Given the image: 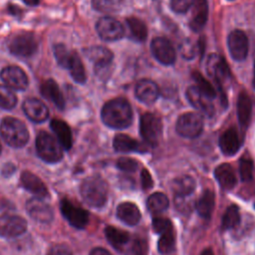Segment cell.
<instances>
[{
    "label": "cell",
    "mask_w": 255,
    "mask_h": 255,
    "mask_svg": "<svg viewBox=\"0 0 255 255\" xmlns=\"http://www.w3.org/2000/svg\"><path fill=\"white\" fill-rule=\"evenodd\" d=\"M104 124L113 128H126L132 122V111L129 103L122 98L107 102L101 112Z\"/></svg>",
    "instance_id": "obj_1"
},
{
    "label": "cell",
    "mask_w": 255,
    "mask_h": 255,
    "mask_svg": "<svg viewBox=\"0 0 255 255\" xmlns=\"http://www.w3.org/2000/svg\"><path fill=\"white\" fill-rule=\"evenodd\" d=\"M84 201L91 207H103L108 199V184L99 175H92L84 179L80 187Z\"/></svg>",
    "instance_id": "obj_2"
},
{
    "label": "cell",
    "mask_w": 255,
    "mask_h": 255,
    "mask_svg": "<svg viewBox=\"0 0 255 255\" xmlns=\"http://www.w3.org/2000/svg\"><path fill=\"white\" fill-rule=\"evenodd\" d=\"M0 134L4 141L12 147H22L29 140L26 126L18 119L7 117L0 124Z\"/></svg>",
    "instance_id": "obj_3"
},
{
    "label": "cell",
    "mask_w": 255,
    "mask_h": 255,
    "mask_svg": "<svg viewBox=\"0 0 255 255\" xmlns=\"http://www.w3.org/2000/svg\"><path fill=\"white\" fill-rule=\"evenodd\" d=\"M207 74L214 80L219 92L221 103L224 107L227 106V100L225 92L222 88L223 84L230 78V71L228 65L223 57L218 54H211L207 58L206 62Z\"/></svg>",
    "instance_id": "obj_4"
},
{
    "label": "cell",
    "mask_w": 255,
    "mask_h": 255,
    "mask_svg": "<svg viewBox=\"0 0 255 255\" xmlns=\"http://www.w3.org/2000/svg\"><path fill=\"white\" fill-rule=\"evenodd\" d=\"M36 149L40 158L48 163H55L63 157V147L58 139L46 131H40L36 137Z\"/></svg>",
    "instance_id": "obj_5"
},
{
    "label": "cell",
    "mask_w": 255,
    "mask_h": 255,
    "mask_svg": "<svg viewBox=\"0 0 255 255\" xmlns=\"http://www.w3.org/2000/svg\"><path fill=\"white\" fill-rule=\"evenodd\" d=\"M175 128L179 135L186 138H195L202 132L203 118L198 113H185L178 118Z\"/></svg>",
    "instance_id": "obj_6"
},
{
    "label": "cell",
    "mask_w": 255,
    "mask_h": 255,
    "mask_svg": "<svg viewBox=\"0 0 255 255\" xmlns=\"http://www.w3.org/2000/svg\"><path fill=\"white\" fill-rule=\"evenodd\" d=\"M139 131L148 144L156 145L162 132L161 120L154 114H143L139 121Z\"/></svg>",
    "instance_id": "obj_7"
},
{
    "label": "cell",
    "mask_w": 255,
    "mask_h": 255,
    "mask_svg": "<svg viewBox=\"0 0 255 255\" xmlns=\"http://www.w3.org/2000/svg\"><path fill=\"white\" fill-rule=\"evenodd\" d=\"M85 55L95 64V72L99 77L109 74L113 62V53L103 46H93L85 50Z\"/></svg>",
    "instance_id": "obj_8"
},
{
    "label": "cell",
    "mask_w": 255,
    "mask_h": 255,
    "mask_svg": "<svg viewBox=\"0 0 255 255\" xmlns=\"http://www.w3.org/2000/svg\"><path fill=\"white\" fill-rule=\"evenodd\" d=\"M38 48V42L31 33H20L12 38L9 43L10 52L17 57H29L33 55Z\"/></svg>",
    "instance_id": "obj_9"
},
{
    "label": "cell",
    "mask_w": 255,
    "mask_h": 255,
    "mask_svg": "<svg viewBox=\"0 0 255 255\" xmlns=\"http://www.w3.org/2000/svg\"><path fill=\"white\" fill-rule=\"evenodd\" d=\"M60 209L66 220L75 228L83 229L89 222V213L85 209L76 206L68 199H62Z\"/></svg>",
    "instance_id": "obj_10"
},
{
    "label": "cell",
    "mask_w": 255,
    "mask_h": 255,
    "mask_svg": "<svg viewBox=\"0 0 255 255\" xmlns=\"http://www.w3.org/2000/svg\"><path fill=\"white\" fill-rule=\"evenodd\" d=\"M27 230L26 220L19 215H0V236L14 238L25 233Z\"/></svg>",
    "instance_id": "obj_11"
},
{
    "label": "cell",
    "mask_w": 255,
    "mask_h": 255,
    "mask_svg": "<svg viewBox=\"0 0 255 255\" xmlns=\"http://www.w3.org/2000/svg\"><path fill=\"white\" fill-rule=\"evenodd\" d=\"M99 36L105 41H117L124 37L125 28L120 21L113 17H103L96 25Z\"/></svg>",
    "instance_id": "obj_12"
},
{
    "label": "cell",
    "mask_w": 255,
    "mask_h": 255,
    "mask_svg": "<svg viewBox=\"0 0 255 255\" xmlns=\"http://www.w3.org/2000/svg\"><path fill=\"white\" fill-rule=\"evenodd\" d=\"M26 210L28 214L37 222L47 224L54 218L52 207L41 197H32L26 202Z\"/></svg>",
    "instance_id": "obj_13"
},
{
    "label": "cell",
    "mask_w": 255,
    "mask_h": 255,
    "mask_svg": "<svg viewBox=\"0 0 255 255\" xmlns=\"http://www.w3.org/2000/svg\"><path fill=\"white\" fill-rule=\"evenodd\" d=\"M227 46L233 60L240 62L247 57L249 42L246 34L243 31H232L227 38Z\"/></svg>",
    "instance_id": "obj_14"
},
{
    "label": "cell",
    "mask_w": 255,
    "mask_h": 255,
    "mask_svg": "<svg viewBox=\"0 0 255 255\" xmlns=\"http://www.w3.org/2000/svg\"><path fill=\"white\" fill-rule=\"evenodd\" d=\"M150 50L153 57L163 65L174 63L176 54L170 41L164 37H156L150 43Z\"/></svg>",
    "instance_id": "obj_15"
},
{
    "label": "cell",
    "mask_w": 255,
    "mask_h": 255,
    "mask_svg": "<svg viewBox=\"0 0 255 255\" xmlns=\"http://www.w3.org/2000/svg\"><path fill=\"white\" fill-rule=\"evenodd\" d=\"M0 78L9 89L23 91L28 87V78L25 72L16 66L3 68L0 72Z\"/></svg>",
    "instance_id": "obj_16"
},
{
    "label": "cell",
    "mask_w": 255,
    "mask_h": 255,
    "mask_svg": "<svg viewBox=\"0 0 255 255\" xmlns=\"http://www.w3.org/2000/svg\"><path fill=\"white\" fill-rule=\"evenodd\" d=\"M186 97L189 103L202 114L212 117L214 114V106L212 99L202 93L196 86H191L186 91Z\"/></svg>",
    "instance_id": "obj_17"
},
{
    "label": "cell",
    "mask_w": 255,
    "mask_h": 255,
    "mask_svg": "<svg viewBox=\"0 0 255 255\" xmlns=\"http://www.w3.org/2000/svg\"><path fill=\"white\" fill-rule=\"evenodd\" d=\"M23 111L25 115L35 123L44 122L49 116L47 106L42 101L35 98H29L23 103Z\"/></svg>",
    "instance_id": "obj_18"
},
{
    "label": "cell",
    "mask_w": 255,
    "mask_h": 255,
    "mask_svg": "<svg viewBox=\"0 0 255 255\" xmlns=\"http://www.w3.org/2000/svg\"><path fill=\"white\" fill-rule=\"evenodd\" d=\"M192 9L190 19H189V27L194 32H199L202 30L207 21L208 16V5L206 0H195L194 4L190 8Z\"/></svg>",
    "instance_id": "obj_19"
},
{
    "label": "cell",
    "mask_w": 255,
    "mask_h": 255,
    "mask_svg": "<svg viewBox=\"0 0 255 255\" xmlns=\"http://www.w3.org/2000/svg\"><path fill=\"white\" fill-rule=\"evenodd\" d=\"M159 95V89L157 85L148 79H142L137 82L135 86V96L136 98L146 104H152L156 101Z\"/></svg>",
    "instance_id": "obj_20"
},
{
    "label": "cell",
    "mask_w": 255,
    "mask_h": 255,
    "mask_svg": "<svg viewBox=\"0 0 255 255\" xmlns=\"http://www.w3.org/2000/svg\"><path fill=\"white\" fill-rule=\"evenodd\" d=\"M22 186L29 192L37 195V197H47L49 195L48 188L44 182L34 173L30 171H23L20 176Z\"/></svg>",
    "instance_id": "obj_21"
},
{
    "label": "cell",
    "mask_w": 255,
    "mask_h": 255,
    "mask_svg": "<svg viewBox=\"0 0 255 255\" xmlns=\"http://www.w3.org/2000/svg\"><path fill=\"white\" fill-rule=\"evenodd\" d=\"M240 145V137L236 129L233 128L223 131L219 137V147L225 155H234L239 150Z\"/></svg>",
    "instance_id": "obj_22"
},
{
    "label": "cell",
    "mask_w": 255,
    "mask_h": 255,
    "mask_svg": "<svg viewBox=\"0 0 255 255\" xmlns=\"http://www.w3.org/2000/svg\"><path fill=\"white\" fill-rule=\"evenodd\" d=\"M117 216L124 223L133 226L140 220V211L137 206L131 202H123L117 208Z\"/></svg>",
    "instance_id": "obj_23"
},
{
    "label": "cell",
    "mask_w": 255,
    "mask_h": 255,
    "mask_svg": "<svg viewBox=\"0 0 255 255\" xmlns=\"http://www.w3.org/2000/svg\"><path fill=\"white\" fill-rule=\"evenodd\" d=\"M51 128L57 136L58 141L64 149H70L72 147V131L70 127L62 120L54 119L51 121Z\"/></svg>",
    "instance_id": "obj_24"
},
{
    "label": "cell",
    "mask_w": 255,
    "mask_h": 255,
    "mask_svg": "<svg viewBox=\"0 0 255 255\" xmlns=\"http://www.w3.org/2000/svg\"><path fill=\"white\" fill-rule=\"evenodd\" d=\"M41 93L44 98L50 100L58 109L62 110L65 107V100L61 93L58 84L54 80H47L41 86Z\"/></svg>",
    "instance_id": "obj_25"
},
{
    "label": "cell",
    "mask_w": 255,
    "mask_h": 255,
    "mask_svg": "<svg viewBox=\"0 0 255 255\" xmlns=\"http://www.w3.org/2000/svg\"><path fill=\"white\" fill-rule=\"evenodd\" d=\"M252 113V103L250 97L245 93L241 92L237 100V117L238 122L242 128H247L250 124Z\"/></svg>",
    "instance_id": "obj_26"
},
{
    "label": "cell",
    "mask_w": 255,
    "mask_h": 255,
    "mask_svg": "<svg viewBox=\"0 0 255 255\" xmlns=\"http://www.w3.org/2000/svg\"><path fill=\"white\" fill-rule=\"evenodd\" d=\"M214 176L224 189H232L236 185V176L229 163H222L214 170Z\"/></svg>",
    "instance_id": "obj_27"
},
{
    "label": "cell",
    "mask_w": 255,
    "mask_h": 255,
    "mask_svg": "<svg viewBox=\"0 0 255 255\" xmlns=\"http://www.w3.org/2000/svg\"><path fill=\"white\" fill-rule=\"evenodd\" d=\"M215 204V196L212 190L206 189L196 202V211L203 219H210Z\"/></svg>",
    "instance_id": "obj_28"
},
{
    "label": "cell",
    "mask_w": 255,
    "mask_h": 255,
    "mask_svg": "<svg viewBox=\"0 0 255 255\" xmlns=\"http://www.w3.org/2000/svg\"><path fill=\"white\" fill-rule=\"evenodd\" d=\"M195 180L189 175L176 177L171 182V188L178 197H186L195 189Z\"/></svg>",
    "instance_id": "obj_29"
},
{
    "label": "cell",
    "mask_w": 255,
    "mask_h": 255,
    "mask_svg": "<svg viewBox=\"0 0 255 255\" xmlns=\"http://www.w3.org/2000/svg\"><path fill=\"white\" fill-rule=\"evenodd\" d=\"M113 145L115 150L119 152H130V151H138L139 150V143L133 139L132 137L128 136V134L119 133L115 136Z\"/></svg>",
    "instance_id": "obj_30"
},
{
    "label": "cell",
    "mask_w": 255,
    "mask_h": 255,
    "mask_svg": "<svg viewBox=\"0 0 255 255\" xmlns=\"http://www.w3.org/2000/svg\"><path fill=\"white\" fill-rule=\"evenodd\" d=\"M70 70V73L72 75V78L79 84H84L87 80L85 67L83 65V62L81 61L80 57L76 52H72L71 59L68 65V68Z\"/></svg>",
    "instance_id": "obj_31"
},
{
    "label": "cell",
    "mask_w": 255,
    "mask_h": 255,
    "mask_svg": "<svg viewBox=\"0 0 255 255\" xmlns=\"http://www.w3.org/2000/svg\"><path fill=\"white\" fill-rule=\"evenodd\" d=\"M146 205L151 213H160L168 208L169 200L167 196L162 192H155L148 196Z\"/></svg>",
    "instance_id": "obj_32"
},
{
    "label": "cell",
    "mask_w": 255,
    "mask_h": 255,
    "mask_svg": "<svg viewBox=\"0 0 255 255\" xmlns=\"http://www.w3.org/2000/svg\"><path fill=\"white\" fill-rule=\"evenodd\" d=\"M105 235L112 246L120 248L129 240V234L126 231L120 230L114 226H108L105 229Z\"/></svg>",
    "instance_id": "obj_33"
},
{
    "label": "cell",
    "mask_w": 255,
    "mask_h": 255,
    "mask_svg": "<svg viewBox=\"0 0 255 255\" xmlns=\"http://www.w3.org/2000/svg\"><path fill=\"white\" fill-rule=\"evenodd\" d=\"M127 24L128 27V30L130 32L131 37L138 41H144L146 36H147V28L144 24V22H142L141 20L134 18V17H130L127 19Z\"/></svg>",
    "instance_id": "obj_34"
},
{
    "label": "cell",
    "mask_w": 255,
    "mask_h": 255,
    "mask_svg": "<svg viewBox=\"0 0 255 255\" xmlns=\"http://www.w3.org/2000/svg\"><path fill=\"white\" fill-rule=\"evenodd\" d=\"M240 223V213L238 206L232 204L224 212L222 218V228L223 229H232L239 225Z\"/></svg>",
    "instance_id": "obj_35"
},
{
    "label": "cell",
    "mask_w": 255,
    "mask_h": 255,
    "mask_svg": "<svg viewBox=\"0 0 255 255\" xmlns=\"http://www.w3.org/2000/svg\"><path fill=\"white\" fill-rule=\"evenodd\" d=\"M174 243H175V239H174L173 231L172 229H169L163 232L162 234H160V237L157 242V249L159 253L167 254L173 250Z\"/></svg>",
    "instance_id": "obj_36"
},
{
    "label": "cell",
    "mask_w": 255,
    "mask_h": 255,
    "mask_svg": "<svg viewBox=\"0 0 255 255\" xmlns=\"http://www.w3.org/2000/svg\"><path fill=\"white\" fill-rule=\"evenodd\" d=\"M17 104V98L13 91L6 86L0 85V108L5 110L13 109Z\"/></svg>",
    "instance_id": "obj_37"
},
{
    "label": "cell",
    "mask_w": 255,
    "mask_h": 255,
    "mask_svg": "<svg viewBox=\"0 0 255 255\" xmlns=\"http://www.w3.org/2000/svg\"><path fill=\"white\" fill-rule=\"evenodd\" d=\"M192 78L193 80L196 82L197 84V88L204 93L207 97H209L210 99L215 98L216 96V91L215 89L212 87V85L199 73V72H193L192 73Z\"/></svg>",
    "instance_id": "obj_38"
},
{
    "label": "cell",
    "mask_w": 255,
    "mask_h": 255,
    "mask_svg": "<svg viewBox=\"0 0 255 255\" xmlns=\"http://www.w3.org/2000/svg\"><path fill=\"white\" fill-rule=\"evenodd\" d=\"M54 55L58 62V64L63 68H68L72 52L68 51V49L63 44H57L54 46Z\"/></svg>",
    "instance_id": "obj_39"
},
{
    "label": "cell",
    "mask_w": 255,
    "mask_h": 255,
    "mask_svg": "<svg viewBox=\"0 0 255 255\" xmlns=\"http://www.w3.org/2000/svg\"><path fill=\"white\" fill-rule=\"evenodd\" d=\"M93 8L100 12H114L121 6L120 0H92Z\"/></svg>",
    "instance_id": "obj_40"
},
{
    "label": "cell",
    "mask_w": 255,
    "mask_h": 255,
    "mask_svg": "<svg viewBox=\"0 0 255 255\" xmlns=\"http://www.w3.org/2000/svg\"><path fill=\"white\" fill-rule=\"evenodd\" d=\"M239 172L243 181L251 180L253 173V161L250 158L242 157L239 161Z\"/></svg>",
    "instance_id": "obj_41"
},
{
    "label": "cell",
    "mask_w": 255,
    "mask_h": 255,
    "mask_svg": "<svg viewBox=\"0 0 255 255\" xmlns=\"http://www.w3.org/2000/svg\"><path fill=\"white\" fill-rule=\"evenodd\" d=\"M117 166L119 169L126 172H133L137 169L138 163L135 159L130 157H121L117 161Z\"/></svg>",
    "instance_id": "obj_42"
},
{
    "label": "cell",
    "mask_w": 255,
    "mask_h": 255,
    "mask_svg": "<svg viewBox=\"0 0 255 255\" xmlns=\"http://www.w3.org/2000/svg\"><path fill=\"white\" fill-rule=\"evenodd\" d=\"M152 228L157 234H162L163 232L172 229V224L166 218L155 217L152 219Z\"/></svg>",
    "instance_id": "obj_43"
},
{
    "label": "cell",
    "mask_w": 255,
    "mask_h": 255,
    "mask_svg": "<svg viewBox=\"0 0 255 255\" xmlns=\"http://www.w3.org/2000/svg\"><path fill=\"white\" fill-rule=\"evenodd\" d=\"M195 0H170V7L175 13H185L194 4Z\"/></svg>",
    "instance_id": "obj_44"
},
{
    "label": "cell",
    "mask_w": 255,
    "mask_h": 255,
    "mask_svg": "<svg viewBox=\"0 0 255 255\" xmlns=\"http://www.w3.org/2000/svg\"><path fill=\"white\" fill-rule=\"evenodd\" d=\"M47 255H73V252L67 244L57 243L48 249Z\"/></svg>",
    "instance_id": "obj_45"
},
{
    "label": "cell",
    "mask_w": 255,
    "mask_h": 255,
    "mask_svg": "<svg viewBox=\"0 0 255 255\" xmlns=\"http://www.w3.org/2000/svg\"><path fill=\"white\" fill-rule=\"evenodd\" d=\"M148 247L144 240L135 239L130 248V255H147Z\"/></svg>",
    "instance_id": "obj_46"
},
{
    "label": "cell",
    "mask_w": 255,
    "mask_h": 255,
    "mask_svg": "<svg viewBox=\"0 0 255 255\" xmlns=\"http://www.w3.org/2000/svg\"><path fill=\"white\" fill-rule=\"evenodd\" d=\"M140 181H141V186L143 189H150L153 186V181L151 178V175L149 171L145 168H142L140 172Z\"/></svg>",
    "instance_id": "obj_47"
},
{
    "label": "cell",
    "mask_w": 255,
    "mask_h": 255,
    "mask_svg": "<svg viewBox=\"0 0 255 255\" xmlns=\"http://www.w3.org/2000/svg\"><path fill=\"white\" fill-rule=\"evenodd\" d=\"M15 166L11 163H7L3 166V169H2V174L5 175V176H10L11 174H13V172L15 171Z\"/></svg>",
    "instance_id": "obj_48"
},
{
    "label": "cell",
    "mask_w": 255,
    "mask_h": 255,
    "mask_svg": "<svg viewBox=\"0 0 255 255\" xmlns=\"http://www.w3.org/2000/svg\"><path fill=\"white\" fill-rule=\"evenodd\" d=\"M90 255H112V254L105 248L96 247L90 252Z\"/></svg>",
    "instance_id": "obj_49"
},
{
    "label": "cell",
    "mask_w": 255,
    "mask_h": 255,
    "mask_svg": "<svg viewBox=\"0 0 255 255\" xmlns=\"http://www.w3.org/2000/svg\"><path fill=\"white\" fill-rule=\"evenodd\" d=\"M27 5H30V6H35L39 3L40 0H23Z\"/></svg>",
    "instance_id": "obj_50"
},
{
    "label": "cell",
    "mask_w": 255,
    "mask_h": 255,
    "mask_svg": "<svg viewBox=\"0 0 255 255\" xmlns=\"http://www.w3.org/2000/svg\"><path fill=\"white\" fill-rule=\"evenodd\" d=\"M200 255H214V254H213V252H212V250L210 248H206V249H204L201 252Z\"/></svg>",
    "instance_id": "obj_51"
},
{
    "label": "cell",
    "mask_w": 255,
    "mask_h": 255,
    "mask_svg": "<svg viewBox=\"0 0 255 255\" xmlns=\"http://www.w3.org/2000/svg\"><path fill=\"white\" fill-rule=\"evenodd\" d=\"M253 86L255 88V62H254V77H253Z\"/></svg>",
    "instance_id": "obj_52"
},
{
    "label": "cell",
    "mask_w": 255,
    "mask_h": 255,
    "mask_svg": "<svg viewBox=\"0 0 255 255\" xmlns=\"http://www.w3.org/2000/svg\"><path fill=\"white\" fill-rule=\"evenodd\" d=\"M0 152H1V144H0Z\"/></svg>",
    "instance_id": "obj_53"
},
{
    "label": "cell",
    "mask_w": 255,
    "mask_h": 255,
    "mask_svg": "<svg viewBox=\"0 0 255 255\" xmlns=\"http://www.w3.org/2000/svg\"><path fill=\"white\" fill-rule=\"evenodd\" d=\"M254 207H255V203H254Z\"/></svg>",
    "instance_id": "obj_54"
}]
</instances>
